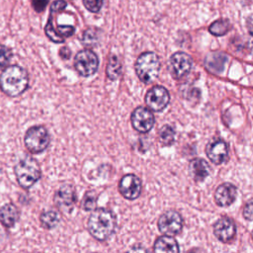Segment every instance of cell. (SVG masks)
Instances as JSON below:
<instances>
[{"mask_svg":"<svg viewBox=\"0 0 253 253\" xmlns=\"http://www.w3.org/2000/svg\"><path fill=\"white\" fill-rule=\"evenodd\" d=\"M30 76L28 71L17 64L6 66L0 74V89L9 97L23 94L29 86Z\"/></svg>","mask_w":253,"mask_h":253,"instance_id":"cell-1","label":"cell"},{"mask_svg":"<svg viewBox=\"0 0 253 253\" xmlns=\"http://www.w3.org/2000/svg\"><path fill=\"white\" fill-rule=\"evenodd\" d=\"M87 227L95 239L100 241L106 240L115 230L116 216L108 209H96L88 218Z\"/></svg>","mask_w":253,"mask_h":253,"instance_id":"cell-2","label":"cell"},{"mask_svg":"<svg viewBox=\"0 0 253 253\" xmlns=\"http://www.w3.org/2000/svg\"><path fill=\"white\" fill-rule=\"evenodd\" d=\"M14 173L19 186L23 189L33 187L42 176V170L39 162L32 156L21 158L14 166Z\"/></svg>","mask_w":253,"mask_h":253,"instance_id":"cell-3","label":"cell"},{"mask_svg":"<svg viewBox=\"0 0 253 253\" xmlns=\"http://www.w3.org/2000/svg\"><path fill=\"white\" fill-rule=\"evenodd\" d=\"M160 70L159 57L152 51L141 53L135 62V71L143 83H150L157 78Z\"/></svg>","mask_w":253,"mask_h":253,"instance_id":"cell-4","label":"cell"},{"mask_svg":"<svg viewBox=\"0 0 253 253\" xmlns=\"http://www.w3.org/2000/svg\"><path fill=\"white\" fill-rule=\"evenodd\" d=\"M50 136L48 130L43 126H33L29 127L24 136L26 148L32 154L43 152L49 145Z\"/></svg>","mask_w":253,"mask_h":253,"instance_id":"cell-5","label":"cell"},{"mask_svg":"<svg viewBox=\"0 0 253 253\" xmlns=\"http://www.w3.org/2000/svg\"><path fill=\"white\" fill-rule=\"evenodd\" d=\"M99 66L97 54L91 49H82L74 57V68L77 73L83 77L93 75Z\"/></svg>","mask_w":253,"mask_h":253,"instance_id":"cell-6","label":"cell"},{"mask_svg":"<svg viewBox=\"0 0 253 253\" xmlns=\"http://www.w3.org/2000/svg\"><path fill=\"white\" fill-rule=\"evenodd\" d=\"M183 226V219L176 211H167L161 214L158 219L159 230L166 235L178 234Z\"/></svg>","mask_w":253,"mask_h":253,"instance_id":"cell-7","label":"cell"},{"mask_svg":"<svg viewBox=\"0 0 253 253\" xmlns=\"http://www.w3.org/2000/svg\"><path fill=\"white\" fill-rule=\"evenodd\" d=\"M76 201H77L76 190L71 184H67V183L61 185L55 191L53 196V203L60 210L68 211L72 209Z\"/></svg>","mask_w":253,"mask_h":253,"instance_id":"cell-8","label":"cell"},{"mask_svg":"<svg viewBox=\"0 0 253 253\" xmlns=\"http://www.w3.org/2000/svg\"><path fill=\"white\" fill-rule=\"evenodd\" d=\"M170 101V95L162 86H154L152 87L145 96V103L147 107L154 111V112H160L162 111L169 103Z\"/></svg>","mask_w":253,"mask_h":253,"instance_id":"cell-9","label":"cell"},{"mask_svg":"<svg viewBox=\"0 0 253 253\" xmlns=\"http://www.w3.org/2000/svg\"><path fill=\"white\" fill-rule=\"evenodd\" d=\"M130 120L134 129L142 133L149 131L155 123V119L152 112L145 107L136 108L132 112Z\"/></svg>","mask_w":253,"mask_h":253,"instance_id":"cell-10","label":"cell"},{"mask_svg":"<svg viewBox=\"0 0 253 253\" xmlns=\"http://www.w3.org/2000/svg\"><path fill=\"white\" fill-rule=\"evenodd\" d=\"M192 64V57L186 52L179 51L171 56L169 67L172 75L177 79H181L190 72Z\"/></svg>","mask_w":253,"mask_h":253,"instance_id":"cell-11","label":"cell"},{"mask_svg":"<svg viewBox=\"0 0 253 253\" xmlns=\"http://www.w3.org/2000/svg\"><path fill=\"white\" fill-rule=\"evenodd\" d=\"M120 193L128 200H134L140 195L141 183L138 177L133 174L125 175L119 184Z\"/></svg>","mask_w":253,"mask_h":253,"instance_id":"cell-12","label":"cell"},{"mask_svg":"<svg viewBox=\"0 0 253 253\" xmlns=\"http://www.w3.org/2000/svg\"><path fill=\"white\" fill-rule=\"evenodd\" d=\"M75 32V28L71 25L54 26L50 21L44 27L45 36L55 43H62L67 38L71 37Z\"/></svg>","mask_w":253,"mask_h":253,"instance_id":"cell-13","label":"cell"},{"mask_svg":"<svg viewBox=\"0 0 253 253\" xmlns=\"http://www.w3.org/2000/svg\"><path fill=\"white\" fill-rule=\"evenodd\" d=\"M236 228L231 218L223 216L213 225V233L221 242H229L235 236Z\"/></svg>","mask_w":253,"mask_h":253,"instance_id":"cell-14","label":"cell"},{"mask_svg":"<svg viewBox=\"0 0 253 253\" xmlns=\"http://www.w3.org/2000/svg\"><path fill=\"white\" fill-rule=\"evenodd\" d=\"M206 153L212 163L221 164L227 158L228 147L224 140L215 139L207 145Z\"/></svg>","mask_w":253,"mask_h":253,"instance_id":"cell-15","label":"cell"},{"mask_svg":"<svg viewBox=\"0 0 253 253\" xmlns=\"http://www.w3.org/2000/svg\"><path fill=\"white\" fill-rule=\"evenodd\" d=\"M236 198V188L229 183L219 185L214 193L215 203L220 207L230 206Z\"/></svg>","mask_w":253,"mask_h":253,"instance_id":"cell-16","label":"cell"},{"mask_svg":"<svg viewBox=\"0 0 253 253\" xmlns=\"http://www.w3.org/2000/svg\"><path fill=\"white\" fill-rule=\"evenodd\" d=\"M19 218L20 211L13 203H7L0 208V222L5 227H13Z\"/></svg>","mask_w":253,"mask_h":253,"instance_id":"cell-17","label":"cell"},{"mask_svg":"<svg viewBox=\"0 0 253 253\" xmlns=\"http://www.w3.org/2000/svg\"><path fill=\"white\" fill-rule=\"evenodd\" d=\"M189 170L192 177L196 181H203L210 175L211 172V168L208 162L201 158H196L192 160L189 165Z\"/></svg>","mask_w":253,"mask_h":253,"instance_id":"cell-18","label":"cell"},{"mask_svg":"<svg viewBox=\"0 0 253 253\" xmlns=\"http://www.w3.org/2000/svg\"><path fill=\"white\" fill-rule=\"evenodd\" d=\"M153 250L155 252H173L179 251V245L177 241L171 237V235H163L156 239Z\"/></svg>","mask_w":253,"mask_h":253,"instance_id":"cell-19","label":"cell"},{"mask_svg":"<svg viewBox=\"0 0 253 253\" xmlns=\"http://www.w3.org/2000/svg\"><path fill=\"white\" fill-rule=\"evenodd\" d=\"M60 213L54 210L43 211L40 214V222L45 229H53L60 222Z\"/></svg>","mask_w":253,"mask_h":253,"instance_id":"cell-20","label":"cell"},{"mask_svg":"<svg viewBox=\"0 0 253 253\" xmlns=\"http://www.w3.org/2000/svg\"><path fill=\"white\" fill-rule=\"evenodd\" d=\"M231 28V25L229 23V21L227 20H217L214 21L210 27H209V31L211 35L213 36H223L225 35Z\"/></svg>","mask_w":253,"mask_h":253,"instance_id":"cell-21","label":"cell"},{"mask_svg":"<svg viewBox=\"0 0 253 253\" xmlns=\"http://www.w3.org/2000/svg\"><path fill=\"white\" fill-rule=\"evenodd\" d=\"M159 141L163 145H170L173 143L174 138H175V130L172 126L165 125L163 126L160 130H159Z\"/></svg>","mask_w":253,"mask_h":253,"instance_id":"cell-22","label":"cell"},{"mask_svg":"<svg viewBox=\"0 0 253 253\" xmlns=\"http://www.w3.org/2000/svg\"><path fill=\"white\" fill-rule=\"evenodd\" d=\"M121 73V64L115 55H112L107 65V76L111 80H115Z\"/></svg>","mask_w":253,"mask_h":253,"instance_id":"cell-23","label":"cell"},{"mask_svg":"<svg viewBox=\"0 0 253 253\" xmlns=\"http://www.w3.org/2000/svg\"><path fill=\"white\" fill-rule=\"evenodd\" d=\"M12 49L9 46L0 43V70H3L6 66H8L10 60L12 59Z\"/></svg>","mask_w":253,"mask_h":253,"instance_id":"cell-24","label":"cell"},{"mask_svg":"<svg viewBox=\"0 0 253 253\" xmlns=\"http://www.w3.org/2000/svg\"><path fill=\"white\" fill-rule=\"evenodd\" d=\"M98 42V35L96 30L88 29L83 33L82 36V42L86 46H93Z\"/></svg>","mask_w":253,"mask_h":253,"instance_id":"cell-25","label":"cell"},{"mask_svg":"<svg viewBox=\"0 0 253 253\" xmlns=\"http://www.w3.org/2000/svg\"><path fill=\"white\" fill-rule=\"evenodd\" d=\"M97 201V196L94 192H88L85 194L83 202H82V208L85 211H92L95 209Z\"/></svg>","mask_w":253,"mask_h":253,"instance_id":"cell-26","label":"cell"},{"mask_svg":"<svg viewBox=\"0 0 253 253\" xmlns=\"http://www.w3.org/2000/svg\"><path fill=\"white\" fill-rule=\"evenodd\" d=\"M84 7L92 13H97L100 11L103 5V0H82Z\"/></svg>","mask_w":253,"mask_h":253,"instance_id":"cell-27","label":"cell"},{"mask_svg":"<svg viewBox=\"0 0 253 253\" xmlns=\"http://www.w3.org/2000/svg\"><path fill=\"white\" fill-rule=\"evenodd\" d=\"M48 1L49 0H31L32 7L38 13L44 11V9L46 8V6L48 4Z\"/></svg>","mask_w":253,"mask_h":253,"instance_id":"cell-28","label":"cell"},{"mask_svg":"<svg viewBox=\"0 0 253 253\" xmlns=\"http://www.w3.org/2000/svg\"><path fill=\"white\" fill-rule=\"evenodd\" d=\"M243 216L248 220H253V200L245 205L243 209Z\"/></svg>","mask_w":253,"mask_h":253,"instance_id":"cell-29","label":"cell"},{"mask_svg":"<svg viewBox=\"0 0 253 253\" xmlns=\"http://www.w3.org/2000/svg\"><path fill=\"white\" fill-rule=\"evenodd\" d=\"M59 55L62 59H68L71 55V50L67 46H63L59 49Z\"/></svg>","mask_w":253,"mask_h":253,"instance_id":"cell-30","label":"cell"},{"mask_svg":"<svg viewBox=\"0 0 253 253\" xmlns=\"http://www.w3.org/2000/svg\"><path fill=\"white\" fill-rule=\"evenodd\" d=\"M249 33H250V34L253 36V26L249 28Z\"/></svg>","mask_w":253,"mask_h":253,"instance_id":"cell-31","label":"cell"},{"mask_svg":"<svg viewBox=\"0 0 253 253\" xmlns=\"http://www.w3.org/2000/svg\"><path fill=\"white\" fill-rule=\"evenodd\" d=\"M252 239H253V231H252Z\"/></svg>","mask_w":253,"mask_h":253,"instance_id":"cell-32","label":"cell"}]
</instances>
